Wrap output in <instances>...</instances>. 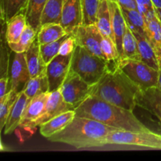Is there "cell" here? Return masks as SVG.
Wrapping results in <instances>:
<instances>
[{"instance_id":"obj_12","label":"cell","mask_w":161,"mask_h":161,"mask_svg":"<svg viewBox=\"0 0 161 161\" xmlns=\"http://www.w3.org/2000/svg\"><path fill=\"white\" fill-rule=\"evenodd\" d=\"M83 14L81 0H64L60 24L68 31H72L83 25Z\"/></svg>"},{"instance_id":"obj_2","label":"cell","mask_w":161,"mask_h":161,"mask_svg":"<svg viewBox=\"0 0 161 161\" xmlns=\"http://www.w3.org/2000/svg\"><path fill=\"white\" fill-rule=\"evenodd\" d=\"M77 116L95 119L118 130L129 131H151L142 123L133 111L90 96L75 109Z\"/></svg>"},{"instance_id":"obj_22","label":"cell","mask_w":161,"mask_h":161,"mask_svg":"<svg viewBox=\"0 0 161 161\" xmlns=\"http://www.w3.org/2000/svg\"><path fill=\"white\" fill-rule=\"evenodd\" d=\"M137 39L139 49L141 61L146 63L150 67L153 68L156 70L159 69V59L154 50L153 47L151 45L149 41L145 36L138 33H134Z\"/></svg>"},{"instance_id":"obj_21","label":"cell","mask_w":161,"mask_h":161,"mask_svg":"<svg viewBox=\"0 0 161 161\" xmlns=\"http://www.w3.org/2000/svg\"><path fill=\"white\" fill-rule=\"evenodd\" d=\"M146 37L153 47L158 58H161V23L157 15L145 19Z\"/></svg>"},{"instance_id":"obj_5","label":"cell","mask_w":161,"mask_h":161,"mask_svg":"<svg viewBox=\"0 0 161 161\" xmlns=\"http://www.w3.org/2000/svg\"><path fill=\"white\" fill-rule=\"evenodd\" d=\"M104 144L133 146L152 149H161V134L153 131H129L116 130L107 135Z\"/></svg>"},{"instance_id":"obj_23","label":"cell","mask_w":161,"mask_h":161,"mask_svg":"<svg viewBox=\"0 0 161 161\" xmlns=\"http://www.w3.org/2000/svg\"><path fill=\"white\" fill-rule=\"evenodd\" d=\"M96 26L105 36L111 38L115 42L111 25V14L108 0H101L96 16Z\"/></svg>"},{"instance_id":"obj_8","label":"cell","mask_w":161,"mask_h":161,"mask_svg":"<svg viewBox=\"0 0 161 161\" xmlns=\"http://www.w3.org/2000/svg\"><path fill=\"white\" fill-rule=\"evenodd\" d=\"M72 34L75 38L76 45L83 47L93 54L105 59L100 45L102 33L95 24L80 25L72 31Z\"/></svg>"},{"instance_id":"obj_41","label":"cell","mask_w":161,"mask_h":161,"mask_svg":"<svg viewBox=\"0 0 161 161\" xmlns=\"http://www.w3.org/2000/svg\"><path fill=\"white\" fill-rule=\"evenodd\" d=\"M154 9H155L156 15H157V18L159 19V20H160L161 23V9H160V8H156V7H154Z\"/></svg>"},{"instance_id":"obj_1","label":"cell","mask_w":161,"mask_h":161,"mask_svg":"<svg viewBox=\"0 0 161 161\" xmlns=\"http://www.w3.org/2000/svg\"><path fill=\"white\" fill-rule=\"evenodd\" d=\"M117 61H109V69L94 85L91 96L133 111L141 88L121 70Z\"/></svg>"},{"instance_id":"obj_37","label":"cell","mask_w":161,"mask_h":161,"mask_svg":"<svg viewBox=\"0 0 161 161\" xmlns=\"http://www.w3.org/2000/svg\"><path fill=\"white\" fill-rule=\"evenodd\" d=\"M119 6L126 9H137V3L135 0H116Z\"/></svg>"},{"instance_id":"obj_20","label":"cell","mask_w":161,"mask_h":161,"mask_svg":"<svg viewBox=\"0 0 161 161\" xmlns=\"http://www.w3.org/2000/svg\"><path fill=\"white\" fill-rule=\"evenodd\" d=\"M68 34L70 33H68L60 23H49L41 26L37 31L36 39L41 45L59 40Z\"/></svg>"},{"instance_id":"obj_33","label":"cell","mask_w":161,"mask_h":161,"mask_svg":"<svg viewBox=\"0 0 161 161\" xmlns=\"http://www.w3.org/2000/svg\"><path fill=\"white\" fill-rule=\"evenodd\" d=\"M67 36L61 38L59 40L55 41V42H49V43L46 44H41L40 53L41 55H42V60H43V61L45 62V64H47V65L55 58V57L59 55L60 47H61V43H62L63 41H64V39L67 37Z\"/></svg>"},{"instance_id":"obj_17","label":"cell","mask_w":161,"mask_h":161,"mask_svg":"<svg viewBox=\"0 0 161 161\" xmlns=\"http://www.w3.org/2000/svg\"><path fill=\"white\" fill-rule=\"evenodd\" d=\"M75 110H69L58 115L56 117L39 126V131L42 136L49 138L64 128L75 116Z\"/></svg>"},{"instance_id":"obj_35","label":"cell","mask_w":161,"mask_h":161,"mask_svg":"<svg viewBox=\"0 0 161 161\" xmlns=\"http://www.w3.org/2000/svg\"><path fill=\"white\" fill-rule=\"evenodd\" d=\"M76 47V42L72 33L69 34L67 37L64 39L60 47L59 54L62 56H68V55L72 54Z\"/></svg>"},{"instance_id":"obj_29","label":"cell","mask_w":161,"mask_h":161,"mask_svg":"<svg viewBox=\"0 0 161 161\" xmlns=\"http://www.w3.org/2000/svg\"><path fill=\"white\" fill-rule=\"evenodd\" d=\"M64 0H47L42 13L41 25L60 23Z\"/></svg>"},{"instance_id":"obj_16","label":"cell","mask_w":161,"mask_h":161,"mask_svg":"<svg viewBox=\"0 0 161 161\" xmlns=\"http://www.w3.org/2000/svg\"><path fill=\"white\" fill-rule=\"evenodd\" d=\"M29 102L30 99L27 97V95L23 91H21L14 103V106L11 108L7 119H6V125L4 127L5 135H9L13 133L16 130V128L20 126L24 112Z\"/></svg>"},{"instance_id":"obj_18","label":"cell","mask_w":161,"mask_h":161,"mask_svg":"<svg viewBox=\"0 0 161 161\" xmlns=\"http://www.w3.org/2000/svg\"><path fill=\"white\" fill-rule=\"evenodd\" d=\"M25 53L31 78L36 76L47 69V64L42 60L40 53V44L37 39L33 42Z\"/></svg>"},{"instance_id":"obj_15","label":"cell","mask_w":161,"mask_h":161,"mask_svg":"<svg viewBox=\"0 0 161 161\" xmlns=\"http://www.w3.org/2000/svg\"><path fill=\"white\" fill-rule=\"evenodd\" d=\"M50 92L42 93L34 98L31 99L25 108L23 116L20 120V127L23 128H30L31 124L38 119L45 108L46 103L48 99Z\"/></svg>"},{"instance_id":"obj_19","label":"cell","mask_w":161,"mask_h":161,"mask_svg":"<svg viewBox=\"0 0 161 161\" xmlns=\"http://www.w3.org/2000/svg\"><path fill=\"white\" fill-rule=\"evenodd\" d=\"M28 25L25 11L20 12L11 17L6 22L5 39L7 43L17 42Z\"/></svg>"},{"instance_id":"obj_13","label":"cell","mask_w":161,"mask_h":161,"mask_svg":"<svg viewBox=\"0 0 161 161\" xmlns=\"http://www.w3.org/2000/svg\"><path fill=\"white\" fill-rule=\"evenodd\" d=\"M136 105L152 113L160 120L161 126V89L153 86L140 90L136 96Z\"/></svg>"},{"instance_id":"obj_14","label":"cell","mask_w":161,"mask_h":161,"mask_svg":"<svg viewBox=\"0 0 161 161\" xmlns=\"http://www.w3.org/2000/svg\"><path fill=\"white\" fill-rule=\"evenodd\" d=\"M108 2L111 14L112 30L114 36L115 42L119 53V58H121L123 55V38L125 33L127 25L119 3L116 0H108Z\"/></svg>"},{"instance_id":"obj_30","label":"cell","mask_w":161,"mask_h":161,"mask_svg":"<svg viewBox=\"0 0 161 161\" xmlns=\"http://www.w3.org/2000/svg\"><path fill=\"white\" fill-rule=\"evenodd\" d=\"M28 0H1V17L3 23L26 9Z\"/></svg>"},{"instance_id":"obj_36","label":"cell","mask_w":161,"mask_h":161,"mask_svg":"<svg viewBox=\"0 0 161 161\" xmlns=\"http://www.w3.org/2000/svg\"><path fill=\"white\" fill-rule=\"evenodd\" d=\"M9 77L8 75L1 76L0 79V98L5 97L10 91V85H9Z\"/></svg>"},{"instance_id":"obj_40","label":"cell","mask_w":161,"mask_h":161,"mask_svg":"<svg viewBox=\"0 0 161 161\" xmlns=\"http://www.w3.org/2000/svg\"><path fill=\"white\" fill-rule=\"evenodd\" d=\"M153 4L154 7L156 8H160L161 9V0H151Z\"/></svg>"},{"instance_id":"obj_39","label":"cell","mask_w":161,"mask_h":161,"mask_svg":"<svg viewBox=\"0 0 161 161\" xmlns=\"http://www.w3.org/2000/svg\"><path fill=\"white\" fill-rule=\"evenodd\" d=\"M159 59V69H158V72H159V75H158V83H157V86L159 88L161 89V58H158Z\"/></svg>"},{"instance_id":"obj_32","label":"cell","mask_w":161,"mask_h":161,"mask_svg":"<svg viewBox=\"0 0 161 161\" xmlns=\"http://www.w3.org/2000/svg\"><path fill=\"white\" fill-rule=\"evenodd\" d=\"M83 6V25L95 24L96 16L101 0H81Z\"/></svg>"},{"instance_id":"obj_10","label":"cell","mask_w":161,"mask_h":161,"mask_svg":"<svg viewBox=\"0 0 161 161\" xmlns=\"http://www.w3.org/2000/svg\"><path fill=\"white\" fill-rule=\"evenodd\" d=\"M69 110H74V108L64 101L59 89L50 92L43 112L38 119L31 124L30 128L39 127L41 124Z\"/></svg>"},{"instance_id":"obj_9","label":"cell","mask_w":161,"mask_h":161,"mask_svg":"<svg viewBox=\"0 0 161 161\" xmlns=\"http://www.w3.org/2000/svg\"><path fill=\"white\" fill-rule=\"evenodd\" d=\"M72 54L68 56L58 55L47 65L49 81V92L59 89L70 71Z\"/></svg>"},{"instance_id":"obj_34","label":"cell","mask_w":161,"mask_h":161,"mask_svg":"<svg viewBox=\"0 0 161 161\" xmlns=\"http://www.w3.org/2000/svg\"><path fill=\"white\" fill-rule=\"evenodd\" d=\"M101 48L108 61H117L119 58V53L117 50L116 42L108 36L102 34L100 41Z\"/></svg>"},{"instance_id":"obj_26","label":"cell","mask_w":161,"mask_h":161,"mask_svg":"<svg viewBox=\"0 0 161 161\" xmlns=\"http://www.w3.org/2000/svg\"><path fill=\"white\" fill-rule=\"evenodd\" d=\"M126 25L133 33L146 36V24L144 17L137 9H126L121 7Z\"/></svg>"},{"instance_id":"obj_24","label":"cell","mask_w":161,"mask_h":161,"mask_svg":"<svg viewBox=\"0 0 161 161\" xmlns=\"http://www.w3.org/2000/svg\"><path fill=\"white\" fill-rule=\"evenodd\" d=\"M47 2V0H28L27 4L25 11L27 22L36 31L42 26L41 20Z\"/></svg>"},{"instance_id":"obj_25","label":"cell","mask_w":161,"mask_h":161,"mask_svg":"<svg viewBox=\"0 0 161 161\" xmlns=\"http://www.w3.org/2000/svg\"><path fill=\"white\" fill-rule=\"evenodd\" d=\"M24 93L31 100L42 93L49 91V81L47 70H44L38 75L31 77L23 89Z\"/></svg>"},{"instance_id":"obj_38","label":"cell","mask_w":161,"mask_h":161,"mask_svg":"<svg viewBox=\"0 0 161 161\" xmlns=\"http://www.w3.org/2000/svg\"><path fill=\"white\" fill-rule=\"evenodd\" d=\"M137 6H146V7L154 9V6L151 0H135Z\"/></svg>"},{"instance_id":"obj_27","label":"cell","mask_w":161,"mask_h":161,"mask_svg":"<svg viewBox=\"0 0 161 161\" xmlns=\"http://www.w3.org/2000/svg\"><path fill=\"white\" fill-rule=\"evenodd\" d=\"M121 58L141 61L137 39L135 34L127 26L123 38V55Z\"/></svg>"},{"instance_id":"obj_3","label":"cell","mask_w":161,"mask_h":161,"mask_svg":"<svg viewBox=\"0 0 161 161\" xmlns=\"http://www.w3.org/2000/svg\"><path fill=\"white\" fill-rule=\"evenodd\" d=\"M118 130L105 124L75 115L61 131L47 140L73 146L75 149H90L105 146L104 140L112 131Z\"/></svg>"},{"instance_id":"obj_31","label":"cell","mask_w":161,"mask_h":161,"mask_svg":"<svg viewBox=\"0 0 161 161\" xmlns=\"http://www.w3.org/2000/svg\"><path fill=\"white\" fill-rule=\"evenodd\" d=\"M20 93L9 91L5 97L0 98V129L3 130L9 113L14 106Z\"/></svg>"},{"instance_id":"obj_7","label":"cell","mask_w":161,"mask_h":161,"mask_svg":"<svg viewBox=\"0 0 161 161\" xmlns=\"http://www.w3.org/2000/svg\"><path fill=\"white\" fill-rule=\"evenodd\" d=\"M94 86L83 80L73 71H69L59 90L63 98L75 109L92 94Z\"/></svg>"},{"instance_id":"obj_11","label":"cell","mask_w":161,"mask_h":161,"mask_svg":"<svg viewBox=\"0 0 161 161\" xmlns=\"http://www.w3.org/2000/svg\"><path fill=\"white\" fill-rule=\"evenodd\" d=\"M10 70V91L20 93L31 79L25 53H14Z\"/></svg>"},{"instance_id":"obj_4","label":"cell","mask_w":161,"mask_h":161,"mask_svg":"<svg viewBox=\"0 0 161 161\" xmlns=\"http://www.w3.org/2000/svg\"><path fill=\"white\" fill-rule=\"evenodd\" d=\"M108 69L109 61L76 45L72 53L70 70L78 74L84 81L94 86Z\"/></svg>"},{"instance_id":"obj_6","label":"cell","mask_w":161,"mask_h":161,"mask_svg":"<svg viewBox=\"0 0 161 161\" xmlns=\"http://www.w3.org/2000/svg\"><path fill=\"white\" fill-rule=\"evenodd\" d=\"M116 63L130 80L142 90L157 86L158 70H156L143 61L121 58L118 59Z\"/></svg>"},{"instance_id":"obj_28","label":"cell","mask_w":161,"mask_h":161,"mask_svg":"<svg viewBox=\"0 0 161 161\" xmlns=\"http://www.w3.org/2000/svg\"><path fill=\"white\" fill-rule=\"evenodd\" d=\"M37 31L28 24L17 42L7 43L10 50L14 53H25L36 39Z\"/></svg>"}]
</instances>
